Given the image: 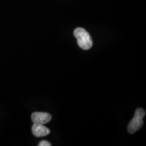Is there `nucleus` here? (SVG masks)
<instances>
[{
    "instance_id": "39448f33",
    "label": "nucleus",
    "mask_w": 146,
    "mask_h": 146,
    "mask_svg": "<svg viewBox=\"0 0 146 146\" xmlns=\"http://www.w3.org/2000/svg\"><path fill=\"white\" fill-rule=\"evenodd\" d=\"M51 145H52V144H51L50 142L45 141V140L41 141L39 144V146H51Z\"/></svg>"
},
{
    "instance_id": "f03ea898",
    "label": "nucleus",
    "mask_w": 146,
    "mask_h": 146,
    "mask_svg": "<svg viewBox=\"0 0 146 146\" xmlns=\"http://www.w3.org/2000/svg\"><path fill=\"white\" fill-rule=\"evenodd\" d=\"M145 115V111L143 108H137L135 112L134 117L128 125L127 130L129 133L133 134L139 130L143 125V118Z\"/></svg>"
},
{
    "instance_id": "7ed1b4c3",
    "label": "nucleus",
    "mask_w": 146,
    "mask_h": 146,
    "mask_svg": "<svg viewBox=\"0 0 146 146\" xmlns=\"http://www.w3.org/2000/svg\"><path fill=\"white\" fill-rule=\"evenodd\" d=\"M31 119L33 123L45 125L52 120V115L47 112H36L32 114Z\"/></svg>"
},
{
    "instance_id": "20e7f679",
    "label": "nucleus",
    "mask_w": 146,
    "mask_h": 146,
    "mask_svg": "<svg viewBox=\"0 0 146 146\" xmlns=\"http://www.w3.org/2000/svg\"><path fill=\"white\" fill-rule=\"evenodd\" d=\"M32 132L36 137H41L50 134V130L47 127H45L44 125L34 123L32 127Z\"/></svg>"
},
{
    "instance_id": "f257e3e1",
    "label": "nucleus",
    "mask_w": 146,
    "mask_h": 146,
    "mask_svg": "<svg viewBox=\"0 0 146 146\" xmlns=\"http://www.w3.org/2000/svg\"><path fill=\"white\" fill-rule=\"evenodd\" d=\"M74 35L77 39L78 46L84 50H88L93 45V41L90 35L85 29L78 27L74 31Z\"/></svg>"
}]
</instances>
